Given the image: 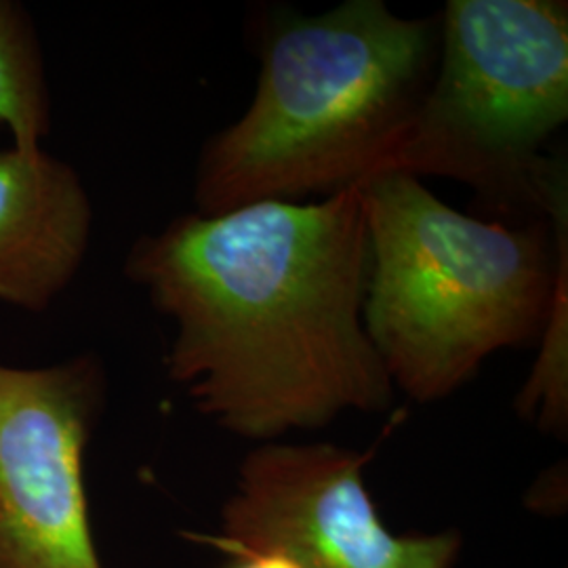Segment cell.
<instances>
[{
	"instance_id": "cell-1",
	"label": "cell",
	"mask_w": 568,
	"mask_h": 568,
	"mask_svg": "<svg viewBox=\"0 0 568 568\" xmlns=\"http://www.w3.org/2000/svg\"><path fill=\"white\" fill-rule=\"evenodd\" d=\"M368 270L361 185L318 203L185 213L124 262L175 326L169 379L215 426L257 445L394 405L363 321Z\"/></svg>"
},
{
	"instance_id": "cell-2",
	"label": "cell",
	"mask_w": 568,
	"mask_h": 568,
	"mask_svg": "<svg viewBox=\"0 0 568 568\" xmlns=\"http://www.w3.org/2000/svg\"><path fill=\"white\" fill-rule=\"evenodd\" d=\"M260 42L253 100L199 156V213L331 199L403 173L438 63V20L347 0L318 16L276 11Z\"/></svg>"
},
{
	"instance_id": "cell-3",
	"label": "cell",
	"mask_w": 568,
	"mask_h": 568,
	"mask_svg": "<svg viewBox=\"0 0 568 568\" xmlns=\"http://www.w3.org/2000/svg\"><path fill=\"white\" fill-rule=\"evenodd\" d=\"M371 270L363 321L387 377L429 405L493 354L541 339L568 257V190L509 225L443 203L408 173L361 183Z\"/></svg>"
},
{
	"instance_id": "cell-4",
	"label": "cell",
	"mask_w": 568,
	"mask_h": 568,
	"mask_svg": "<svg viewBox=\"0 0 568 568\" xmlns=\"http://www.w3.org/2000/svg\"><path fill=\"white\" fill-rule=\"evenodd\" d=\"M438 63L403 173L467 183L527 220H548L567 161L544 145L568 119V4L448 0Z\"/></svg>"
},
{
	"instance_id": "cell-5",
	"label": "cell",
	"mask_w": 568,
	"mask_h": 568,
	"mask_svg": "<svg viewBox=\"0 0 568 568\" xmlns=\"http://www.w3.org/2000/svg\"><path fill=\"white\" fill-rule=\"evenodd\" d=\"M375 448L262 443L244 455L220 530L194 537L227 558L276 551L300 568H457V530L396 535L365 483Z\"/></svg>"
},
{
	"instance_id": "cell-6",
	"label": "cell",
	"mask_w": 568,
	"mask_h": 568,
	"mask_svg": "<svg viewBox=\"0 0 568 568\" xmlns=\"http://www.w3.org/2000/svg\"><path fill=\"white\" fill-rule=\"evenodd\" d=\"M105 386L93 354L34 368L0 363V568H103L84 457Z\"/></svg>"
},
{
	"instance_id": "cell-7",
	"label": "cell",
	"mask_w": 568,
	"mask_h": 568,
	"mask_svg": "<svg viewBox=\"0 0 568 568\" xmlns=\"http://www.w3.org/2000/svg\"><path fill=\"white\" fill-rule=\"evenodd\" d=\"M93 227L81 175L41 148L0 150V302L44 312L77 278Z\"/></svg>"
},
{
	"instance_id": "cell-8",
	"label": "cell",
	"mask_w": 568,
	"mask_h": 568,
	"mask_svg": "<svg viewBox=\"0 0 568 568\" xmlns=\"http://www.w3.org/2000/svg\"><path fill=\"white\" fill-rule=\"evenodd\" d=\"M0 124L18 148H41L51 95L37 28L20 2L0 0Z\"/></svg>"
},
{
	"instance_id": "cell-9",
	"label": "cell",
	"mask_w": 568,
	"mask_h": 568,
	"mask_svg": "<svg viewBox=\"0 0 568 568\" xmlns=\"http://www.w3.org/2000/svg\"><path fill=\"white\" fill-rule=\"evenodd\" d=\"M539 356L518 394V413L546 434L565 438L568 422V257L560 264Z\"/></svg>"
},
{
	"instance_id": "cell-10",
	"label": "cell",
	"mask_w": 568,
	"mask_h": 568,
	"mask_svg": "<svg viewBox=\"0 0 568 568\" xmlns=\"http://www.w3.org/2000/svg\"><path fill=\"white\" fill-rule=\"evenodd\" d=\"M227 568H300L293 560H288L283 554L276 551H257V554H244L232 558V565Z\"/></svg>"
}]
</instances>
